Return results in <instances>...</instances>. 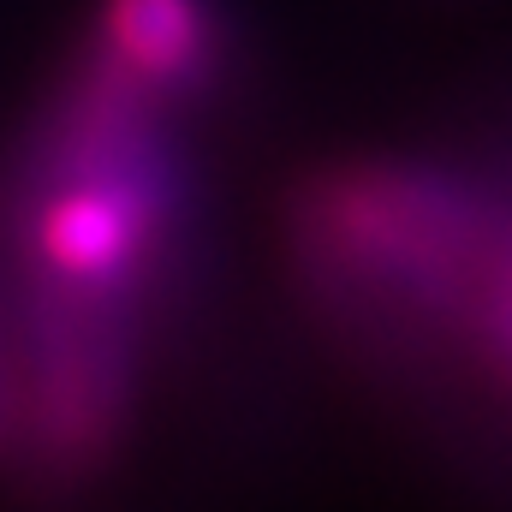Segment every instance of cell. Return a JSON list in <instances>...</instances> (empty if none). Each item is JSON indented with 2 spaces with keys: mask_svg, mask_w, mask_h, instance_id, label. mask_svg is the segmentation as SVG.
I'll return each instance as SVG.
<instances>
[{
  "mask_svg": "<svg viewBox=\"0 0 512 512\" xmlns=\"http://www.w3.org/2000/svg\"><path fill=\"white\" fill-rule=\"evenodd\" d=\"M173 256L179 161L155 131V102L90 66L18 209V328L143 346V310L167 286Z\"/></svg>",
  "mask_w": 512,
  "mask_h": 512,
  "instance_id": "1",
  "label": "cell"
},
{
  "mask_svg": "<svg viewBox=\"0 0 512 512\" xmlns=\"http://www.w3.org/2000/svg\"><path fill=\"white\" fill-rule=\"evenodd\" d=\"M495 245L489 197L429 161L328 167L292 209V256L316 304L382 346L471 328Z\"/></svg>",
  "mask_w": 512,
  "mask_h": 512,
  "instance_id": "2",
  "label": "cell"
},
{
  "mask_svg": "<svg viewBox=\"0 0 512 512\" xmlns=\"http://www.w3.org/2000/svg\"><path fill=\"white\" fill-rule=\"evenodd\" d=\"M221 60V18L209 0H102L96 72L143 102H179L209 84Z\"/></svg>",
  "mask_w": 512,
  "mask_h": 512,
  "instance_id": "3",
  "label": "cell"
},
{
  "mask_svg": "<svg viewBox=\"0 0 512 512\" xmlns=\"http://www.w3.org/2000/svg\"><path fill=\"white\" fill-rule=\"evenodd\" d=\"M471 340L483 346V358L512 382V221H501V245H495L489 280H483L477 310H471Z\"/></svg>",
  "mask_w": 512,
  "mask_h": 512,
  "instance_id": "4",
  "label": "cell"
}]
</instances>
